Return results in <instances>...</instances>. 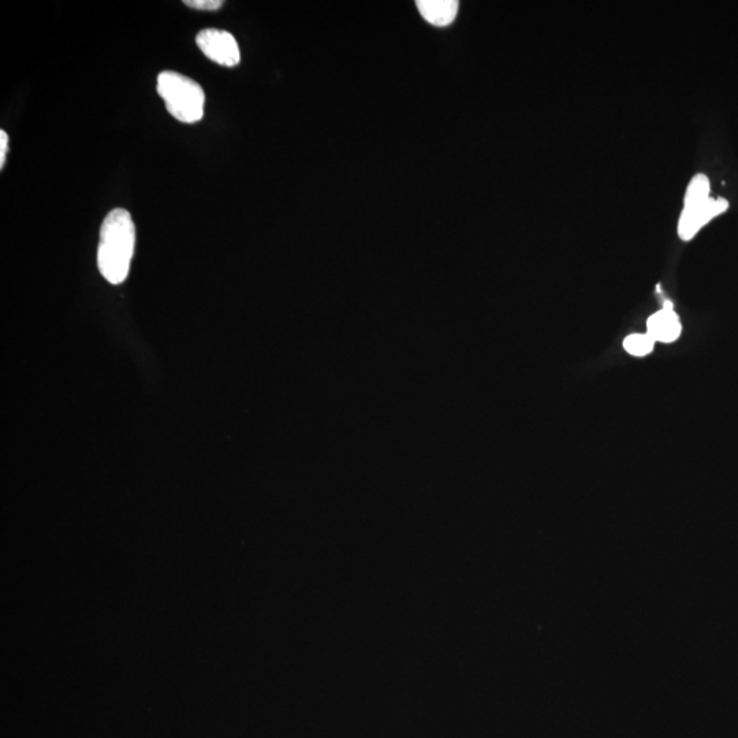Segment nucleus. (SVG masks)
<instances>
[{"mask_svg":"<svg viewBox=\"0 0 738 738\" xmlns=\"http://www.w3.org/2000/svg\"><path fill=\"white\" fill-rule=\"evenodd\" d=\"M136 245V227L128 211L117 208L100 229L98 267L106 281L119 285L128 278Z\"/></svg>","mask_w":738,"mask_h":738,"instance_id":"f257e3e1","label":"nucleus"},{"mask_svg":"<svg viewBox=\"0 0 738 738\" xmlns=\"http://www.w3.org/2000/svg\"><path fill=\"white\" fill-rule=\"evenodd\" d=\"M167 111L180 122H200L204 117L205 93L192 78L175 72H162L156 85Z\"/></svg>","mask_w":738,"mask_h":738,"instance_id":"f03ea898","label":"nucleus"},{"mask_svg":"<svg viewBox=\"0 0 738 738\" xmlns=\"http://www.w3.org/2000/svg\"><path fill=\"white\" fill-rule=\"evenodd\" d=\"M196 44L212 62L226 67L237 66L241 61L240 47L236 37L221 29H203L196 36Z\"/></svg>","mask_w":738,"mask_h":738,"instance_id":"7ed1b4c3","label":"nucleus"},{"mask_svg":"<svg viewBox=\"0 0 738 738\" xmlns=\"http://www.w3.org/2000/svg\"><path fill=\"white\" fill-rule=\"evenodd\" d=\"M728 208V200L713 197L703 203L684 205L678 221V236L682 241H691L707 223L722 215Z\"/></svg>","mask_w":738,"mask_h":738,"instance_id":"20e7f679","label":"nucleus"},{"mask_svg":"<svg viewBox=\"0 0 738 738\" xmlns=\"http://www.w3.org/2000/svg\"><path fill=\"white\" fill-rule=\"evenodd\" d=\"M681 333L682 324L672 304H665L661 311L654 313L647 320V334L655 342L673 344L681 337Z\"/></svg>","mask_w":738,"mask_h":738,"instance_id":"39448f33","label":"nucleus"},{"mask_svg":"<svg viewBox=\"0 0 738 738\" xmlns=\"http://www.w3.org/2000/svg\"><path fill=\"white\" fill-rule=\"evenodd\" d=\"M416 5L421 17L431 25L449 26L456 20L460 3L457 0H419Z\"/></svg>","mask_w":738,"mask_h":738,"instance_id":"423d86ee","label":"nucleus"},{"mask_svg":"<svg viewBox=\"0 0 738 738\" xmlns=\"http://www.w3.org/2000/svg\"><path fill=\"white\" fill-rule=\"evenodd\" d=\"M711 184L706 174H697L689 182L685 192L684 205L703 203L710 199Z\"/></svg>","mask_w":738,"mask_h":738,"instance_id":"0eeeda50","label":"nucleus"},{"mask_svg":"<svg viewBox=\"0 0 738 738\" xmlns=\"http://www.w3.org/2000/svg\"><path fill=\"white\" fill-rule=\"evenodd\" d=\"M656 342L646 334H631L624 339L625 352L633 357H646L652 353Z\"/></svg>","mask_w":738,"mask_h":738,"instance_id":"6e6552de","label":"nucleus"},{"mask_svg":"<svg viewBox=\"0 0 738 738\" xmlns=\"http://www.w3.org/2000/svg\"><path fill=\"white\" fill-rule=\"evenodd\" d=\"M184 5L190 9L214 11L221 9L223 2L222 0H185Z\"/></svg>","mask_w":738,"mask_h":738,"instance_id":"1a4fd4ad","label":"nucleus"},{"mask_svg":"<svg viewBox=\"0 0 738 738\" xmlns=\"http://www.w3.org/2000/svg\"><path fill=\"white\" fill-rule=\"evenodd\" d=\"M7 151H9V136L5 130L0 132V169L5 167Z\"/></svg>","mask_w":738,"mask_h":738,"instance_id":"9d476101","label":"nucleus"}]
</instances>
